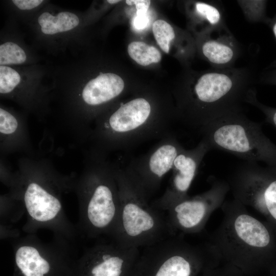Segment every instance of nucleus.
Wrapping results in <instances>:
<instances>
[{
    "label": "nucleus",
    "instance_id": "nucleus-19",
    "mask_svg": "<svg viewBox=\"0 0 276 276\" xmlns=\"http://www.w3.org/2000/svg\"><path fill=\"white\" fill-rule=\"evenodd\" d=\"M42 57L26 42L18 22L9 17L0 32V66H26L39 63Z\"/></svg>",
    "mask_w": 276,
    "mask_h": 276
},
{
    "label": "nucleus",
    "instance_id": "nucleus-23",
    "mask_svg": "<svg viewBox=\"0 0 276 276\" xmlns=\"http://www.w3.org/2000/svg\"><path fill=\"white\" fill-rule=\"evenodd\" d=\"M152 32L154 38L160 49L169 53L171 42L176 38L173 27L163 19H157L152 24Z\"/></svg>",
    "mask_w": 276,
    "mask_h": 276
},
{
    "label": "nucleus",
    "instance_id": "nucleus-15",
    "mask_svg": "<svg viewBox=\"0 0 276 276\" xmlns=\"http://www.w3.org/2000/svg\"><path fill=\"white\" fill-rule=\"evenodd\" d=\"M140 249L123 246L110 239L85 249L80 265L87 276H131Z\"/></svg>",
    "mask_w": 276,
    "mask_h": 276
},
{
    "label": "nucleus",
    "instance_id": "nucleus-3",
    "mask_svg": "<svg viewBox=\"0 0 276 276\" xmlns=\"http://www.w3.org/2000/svg\"><path fill=\"white\" fill-rule=\"evenodd\" d=\"M194 76L177 93V117L201 133L211 123L242 111L254 81L248 67L212 68Z\"/></svg>",
    "mask_w": 276,
    "mask_h": 276
},
{
    "label": "nucleus",
    "instance_id": "nucleus-24",
    "mask_svg": "<svg viewBox=\"0 0 276 276\" xmlns=\"http://www.w3.org/2000/svg\"><path fill=\"white\" fill-rule=\"evenodd\" d=\"M246 19L250 22L264 21L266 19L265 1H237Z\"/></svg>",
    "mask_w": 276,
    "mask_h": 276
},
{
    "label": "nucleus",
    "instance_id": "nucleus-31",
    "mask_svg": "<svg viewBox=\"0 0 276 276\" xmlns=\"http://www.w3.org/2000/svg\"><path fill=\"white\" fill-rule=\"evenodd\" d=\"M272 30L273 34L274 35V37L276 39V19L274 21L272 22Z\"/></svg>",
    "mask_w": 276,
    "mask_h": 276
},
{
    "label": "nucleus",
    "instance_id": "nucleus-25",
    "mask_svg": "<svg viewBox=\"0 0 276 276\" xmlns=\"http://www.w3.org/2000/svg\"><path fill=\"white\" fill-rule=\"evenodd\" d=\"M245 103L260 109L265 116V122L271 124L276 128V108L267 106L260 102L257 98L256 91L253 88L248 91Z\"/></svg>",
    "mask_w": 276,
    "mask_h": 276
},
{
    "label": "nucleus",
    "instance_id": "nucleus-27",
    "mask_svg": "<svg viewBox=\"0 0 276 276\" xmlns=\"http://www.w3.org/2000/svg\"><path fill=\"white\" fill-rule=\"evenodd\" d=\"M125 2L128 5H134L135 6L136 15H147L151 4V1L147 0H126Z\"/></svg>",
    "mask_w": 276,
    "mask_h": 276
},
{
    "label": "nucleus",
    "instance_id": "nucleus-14",
    "mask_svg": "<svg viewBox=\"0 0 276 276\" xmlns=\"http://www.w3.org/2000/svg\"><path fill=\"white\" fill-rule=\"evenodd\" d=\"M229 191L228 182L216 179L206 191L188 196L173 205L166 213L175 234L183 236L200 232L211 214L225 202Z\"/></svg>",
    "mask_w": 276,
    "mask_h": 276
},
{
    "label": "nucleus",
    "instance_id": "nucleus-10",
    "mask_svg": "<svg viewBox=\"0 0 276 276\" xmlns=\"http://www.w3.org/2000/svg\"><path fill=\"white\" fill-rule=\"evenodd\" d=\"M33 46L52 55L85 50L87 27L83 12L66 9L50 1L27 24Z\"/></svg>",
    "mask_w": 276,
    "mask_h": 276
},
{
    "label": "nucleus",
    "instance_id": "nucleus-28",
    "mask_svg": "<svg viewBox=\"0 0 276 276\" xmlns=\"http://www.w3.org/2000/svg\"><path fill=\"white\" fill-rule=\"evenodd\" d=\"M149 19L147 15H136L133 20L134 27L139 30L144 29L148 25Z\"/></svg>",
    "mask_w": 276,
    "mask_h": 276
},
{
    "label": "nucleus",
    "instance_id": "nucleus-18",
    "mask_svg": "<svg viewBox=\"0 0 276 276\" xmlns=\"http://www.w3.org/2000/svg\"><path fill=\"white\" fill-rule=\"evenodd\" d=\"M198 47L202 57L216 69L234 67L241 53L239 42L227 26L199 35Z\"/></svg>",
    "mask_w": 276,
    "mask_h": 276
},
{
    "label": "nucleus",
    "instance_id": "nucleus-20",
    "mask_svg": "<svg viewBox=\"0 0 276 276\" xmlns=\"http://www.w3.org/2000/svg\"><path fill=\"white\" fill-rule=\"evenodd\" d=\"M192 6L190 15L199 35L226 26L223 10L217 3L195 2Z\"/></svg>",
    "mask_w": 276,
    "mask_h": 276
},
{
    "label": "nucleus",
    "instance_id": "nucleus-30",
    "mask_svg": "<svg viewBox=\"0 0 276 276\" xmlns=\"http://www.w3.org/2000/svg\"><path fill=\"white\" fill-rule=\"evenodd\" d=\"M271 276H276V261L270 267Z\"/></svg>",
    "mask_w": 276,
    "mask_h": 276
},
{
    "label": "nucleus",
    "instance_id": "nucleus-1",
    "mask_svg": "<svg viewBox=\"0 0 276 276\" xmlns=\"http://www.w3.org/2000/svg\"><path fill=\"white\" fill-rule=\"evenodd\" d=\"M85 50L51 67V113L55 130L71 148L87 144L96 119L112 105L121 93L118 74H94Z\"/></svg>",
    "mask_w": 276,
    "mask_h": 276
},
{
    "label": "nucleus",
    "instance_id": "nucleus-16",
    "mask_svg": "<svg viewBox=\"0 0 276 276\" xmlns=\"http://www.w3.org/2000/svg\"><path fill=\"white\" fill-rule=\"evenodd\" d=\"M211 148L203 138L191 149L184 148L175 158L170 182L163 195L151 204L166 212L173 205L187 197L188 191L204 157Z\"/></svg>",
    "mask_w": 276,
    "mask_h": 276
},
{
    "label": "nucleus",
    "instance_id": "nucleus-26",
    "mask_svg": "<svg viewBox=\"0 0 276 276\" xmlns=\"http://www.w3.org/2000/svg\"><path fill=\"white\" fill-rule=\"evenodd\" d=\"M243 272L237 268L225 264L220 268L216 266L206 269L201 276H243Z\"/></svg>",
    "mask_w": 276,
    "mask_h": 276
},
{
    "label": "nucleus",
    "instance_id": "nucleus-4",
    "mask_svg": "<svg viewBox=\"0 0 276 276\" xmlns=\"http://www.w3.org/2000/svg\"><path fill=\"white\" fill-rule=\"evenodd\" d=\"M246 207L234 198L225 201L222 220L206 242L220 261L243 273L270 267L276 261V235Z\"/></svg>",
    "mask_w": 276,
    "mask_h": 276
},
{
    "label": "nucleus",
    "instance_id": "nucleus-17",
    "mask_svg": "<svg viewBox=\"0 0 276 276\" xmlns=\"http://www.w3.org/2000/svg\"><path fill=\"white\" fill-rule=\"evenodd\" d=\"M22 110L18 111L1 103L0 153L5 156L14 153L34 156L33 148L28 125V115Z\"/></svg>",
    "mask_w": 276,
    "mask_h": 276
},
{
    "label": "nucleus",
    "instance_id": "nucleus-13",
    "mask_svg": "<svg viewBox=\"0 0 276 276\" xmlns=\"http://www.w3.org/2000/svg\"><path fill=\"white\" fill-rule=\"evenodd\" d=\"M185 148L168 132L146 154L123 168L135 186L149 199L159 189L175 158Z\"/></svg>",
    "mask_w": 276,
    "mask_h": 276
},
{
    "label": "nucleus",
    "instance_id": "nucleus-9",
    "mask_svg": "<svg viewBox=\"0 0 276 276\" xmlns=\"http://www.w3.org/2000/svg\"><path fill=\"white\" fill-rule=\"evenodd\" d=\"M263 124L240 111L215 121L201 133L211 149L227 152L245 162H262L276 168V145L263 132Z\"/></svg>",
    "mask_w": 276,
    "mask_h": 276
},
{
    "label": "nucleus",
    "instance_id": "nucleus-32",
    "mask_svg": "<svg viewBox=\"0 0 276 276\" xmlns=\"http://www.w3.org/2000/svg\"><path fill=\"white\" fill-rule=\"evenodd\" d=\"M108 2L111 5H114L121 2L120 0H108Z\"/></svg>",
    "mask_w": 276,
    "mask_h": 276
},
{
    "label": "nucleus",
    "instance_id": "nucleus-7",
    "mask_svg": "<svg viewBox=\"0 0 276 276\" xmlns=\"http://www.w3.org/2000/svg\"><path fill=\"white\" fill-rule=\"evenodd\" d=\"M120 198V209L109 238L126 247L139 249L176 236L165 212L148 202L123 168L113 164Z\"/></svg>",
    "mask_w": 276,
    "mask_h": 276
},
{
    "label": "nucleus",
    "instance_id": "nucleus-8",
    "mask_svg": "<svg viewBox=\"0 0 276 276\" xmlns=\"http://www.w3.org/2000/svg\"><path fill=\"white\" fill-rule=\"evenodd\" d=\"M142 249L133 276H196L220 262L206 242L193 245L181 235Z\"/></svg>",
    "mask_w": 276,
    "mask_h": 276
},
{
    "label": "nucleus",
    "instance_id": "nucleus-21",
    "mask_svg": "<svg viewBox=\"0 0 276 276\" xmlns=\"http://www.w3.org/2000/svg\"><path fill=\"white\" fill-rule=\"evenodd\" d=\"M49 2L47 0H8L3 1V3L9 17L26 24Z\"/></svg>",
    "mask_w": 276,
    "mask_h": 276
},
{
    "label": "nucleus",
    "instance_id": "nucleus-29",
    "mask_svg": "<svg viewBox=\"0 0 276 276\" xmlns=\"http://www.w3.org/2000/svg\"><path fill=\"white\" fill-rule=\"evenodd\" d=\"M264 82L276 84V73H272L271 74L264 75L262 79Z\"/></svg>",
    "mask_w": 276,
    "mask_h": 276
},
{
    "label": "nucleus",
    "instance_id": "nucleus-6",
    "mask_svg": "<svg viewBox=\"0 0 276 276\" xmlns=\"http://www.w3.org/2000/svg\"><path fill=\"white\" fill-rule=\"evenodd\" d=\"M145 97H139L118 105L114 103L95 121L89 149L107 155L168 133L170 114L159 110Z\"/></svg>",
    "mask_w": 276,
    "mask_h": 276
},
{
    "label": "nucleus",
    "instance_id": "nucleus-22",
    "mask_svg": "<svg viewBox=\"0 0 276 276\" xmlns=\"http://www.w3.org/2000/svg\"><path fill=\"white\" fill-rule=\"evenodd\" d=\"M129 56L137 63L147 66L159 62L162 59L160 52L155 47L143 41H133L128 45Z\"/></svg>",
    "mask_w": 276,
    "mask_h": 276
},
{
    "label": "nucleus",
    "instance_id": "nucleus-2",
    "mask_svg": "<svg viewBox=\"0 0 276 276\" xmlns=\"http://www.w3.org/2000/svg\"><path fill=\"white\" fill-rule=\"evenodd\" d=\"M76 177L61 173L38 154L19 158L14 172L1 160V180L9 189L7 196L26 215L22 230L27 234L44 228L55 237L75 241L79 235L65 214L62 196L74 191Z\"/></svg>",
    "mask_w": 276,
    "mask_h": 276
},
{
    "label": "nucleus",
    "instance_id": "nucleus-5",
    "mask_svg": "<svg viewBox=\"0 0 276 276\" xmlns=\"http://www.w3.org/2000/svg\"><path fill=\"white\" fill-rule=\"evenodd\" d=\"M83 169L77 176L74 191L79 205L76 225L79 235L88 238L110 236L117 221L120 198L113 164L107 155L83 151Z\"/></svg>",
    "mask_w": 276,
    "mask_h": 276
},
{
    "label": "nucleus",
    "instance_id": "nucleus-11",
    "mask_svg": "<svg viewBox=\"0 0 276 276\" xmlns=\"http://www.w3.org/2000/svg\"><path fill=\"white\" fill-rule=\"evenodd\" d=\"M51 67L38 63L0 66V97L12 101L40 122L51 113Z\"/></svg>",
    "mask_w": 276,
    "mask_h": 276
},
{
    "label": "nucleus",
    "instance_id": "nucleus-12",
    "mask_svg": "<svg viewBox=\"0 0 276 276\" xmlns=\"http://www.w3.org/2000/svg\"><path fill=\"white\" fill-rule=\"evenodd\" d=\"M228 182L234 198L260 213L276 235V168L245 162Z\"/></svg>",
    "mask_w": 276,
    "mask_h": 276
}]
</instances>
